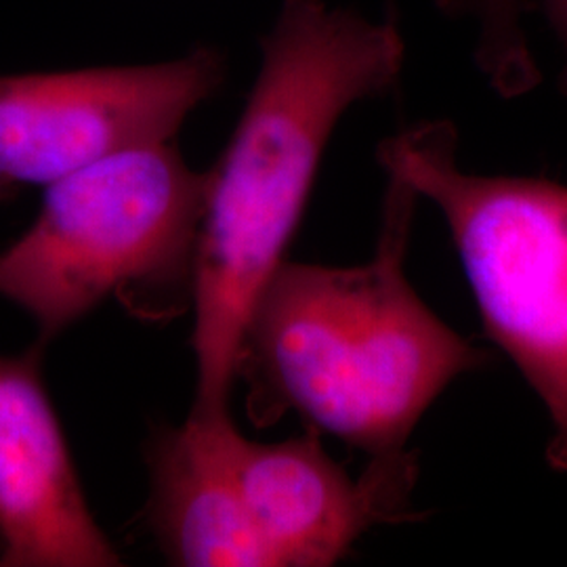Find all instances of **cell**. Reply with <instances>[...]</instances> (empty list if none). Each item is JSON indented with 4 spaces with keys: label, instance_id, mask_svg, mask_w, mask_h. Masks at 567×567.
Wrapping results in <instances>:
<instances>
[{
    "label": "cell",
    "instance_id": "obj_1",
    "mask_svg": "<svg viewBox=\"0 0 567 567\" xmlns=\"http://www.w3.org/2000/svg\"><path fill=\"white\" fill-rule=\"evenodd\" d=\"M404 60L391 21L326 0H284L231 142L204 173L189 419H231L246 318L301 224L328 142L355 103L398 84Z\"/></svg>",
    "mask_w": 567,
    "mask_h": 567
},
{
    "label": "cell",
    "instance_id": "obj_2",
    "mask_svg": "<svg viewBox=\"0 0 567 567\" xmlns=\"http://www.w3.org/2000/svg\"><path fill=\"white\" fill-rule=\"evenodd\" d=\"M419 194L389 177L377 252L353 267H276L236 355L255 426L297 412L372 456L404 452L431 404L487 353L442 322L405 276Z\"/></svg>",
    "mask_w": 567,
    "mask_h": 567
},
{
    "label": "cell",
    "instance_id": "obj_3",
    "mask_svg": "<svg viewBox=\"0 0 567 567\" xmlns=\"http://www.w3.org/2000/svg\"><path fill=\"white\" fill-rule=\"evenodd\" d=\"M204 182L168 142L47 185L37 219L0 252V297L34 322L42 349L107 299L171 322L194 303Z\"/></svg>",
    "mask_w": 567,
    "mask_h": 567
},
{
    "label": "cell",
    "instance_id": "obj_4",
    "mask_svg": "<svg viewBox=\"0 0 567 567\" xmlns=\"http://www.w3.org/2000/svg\"><path fill=\"white\" fill-rule=\"evenodd\" d=\"M456 152L452 122H423L379 161L442 210L489 339L547 408L548 465L567 473V187L465 173Z\"/></svg>",
    "mask_w": 567,
    "mask_h": 567
},
{
    "label": "cell",
    "instance_id": "obj_5",
    "mask_svg": "<svg viewBox=\"0 0 567 567\" xmlns=\"http://www.w3.org/2000/svg\"><path fill=\"white\" fill-rule=\"evenodd\" d=\"M208 49L145 65L0 76V204L133 147L175 140L224 82Z\"/></svg>",
    "mask_w": 567,
    "mask_h": 567
},
{
    "label": "cell",
    "instance_id": "obj_6",
    "mask_svg": "<svg viewBox=\"0 0 567 567\" xmlns=\"http://www.w3.org/2000/svg\"><path fill=\"white\" fill-rule=\"evenodd\" d=\"M234 465L274 567L334 566L370 527L421 517L410 503L416 452L372 456L364 473L351 477L313 429L276 444L250 442L238 431Z\"/></svg>",
    "mask_w": 567,
    "mask_h": 567
},
{
    "label": "cell",
    "instance_id": "obj_7",
    "mask_svg": "<svg viewBox=\"0 0 567 567\" xmlns=\"http://www.w3.org/2000/svg\"><path fill=\"white\" fill-rule=\"evenodd\" d=\"M42 347L0 355V567H116L42 381Z\"/></svg>",
    "mask_w": 567,
    "mask_h": 567
},
{
    "label": "cell",
    "instance_id": "obj_8",
    "mask_svg": "<svg viewBox=\"0 0 567 567\" xmlns=\"http://www.w3.org/2000/svg\"><path fill=\"white\" fill-rule=\"evenodd\" d=\"M234 421L189 419L163 426L147 444V527L166 564L274 567L244 503L234 465Z\"/></svg>",
    "mask_w": 567,
    "mask_h": 567
},
{
    "label": "cell",
    "instance_id": "obj_9",
    "mask_svg": "<svg viewBox=\"0 0 567 567\" xmlns=\"http://www.w3.org/2000/svg\"><path fill=\"white\" fill-rule=\"evenodd\" d=\"M540 11L561 49V89L567 95V0H540Z\"/></svg>",
    "mask_w": 567,
    "mask_h": 567
}]
</instances>
